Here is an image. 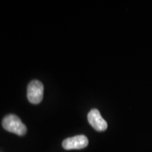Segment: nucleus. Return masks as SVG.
<instances>
[{"label": "nucleus", "mask_w": 152, "mask_h": 152, "mask_svg": "<svg viewBox=\"0 0 152 152\" xmlns=\"http://www.w3.org/2000/svg\"><path fill=\"white\" fill-rule=\"evenodd\" d=\"M2 124L5 130L15 134L17 135H24L27 131L26 125L22 123L20 118L14 114H10L6 116L3 119Z\"/></svg>", "instance_id": "f257e3e1"}, {"label": "nucleus", "mask_w": 152, "mask_h": 152, "mask_svg": "<svg viewBox=\"0 0 152 152\" xmlns=\"http://www.w3.org/2000/svg\"><path fill=\"white\" fill-rule=\"evenodd\" d=\"M44 87L42 83L39 80L30 82L27 87V98L32 104H39L43 98Z\"/></svg>", "instance_id": "f03ea898"}, {"label": "nucleus", "mask_w": 152, "mask_h": 152, "mask_svg": "<svg viewBox=\"0 0 152 152\" xmlns=\"http://www.w3.org/2000/svg\"><path fill=\"white\" fill-rule=\"evenodd\" d=\"M88 122L92 126L94 129H96L98 132H102L107 129V124L102 117L100 112L97 109H92L88 113Z\"/></svg>", "instance_id": "7ed1b4c3"}, {"label": "nucleus", "mask_w": 152, "mask_h": 152, "mask_svg": "<svg viewBox=\"0 0 152 152\" xmlns=\"http://www.w3.org/2000/svg\"><path fill=\"white\" fill-rule=\"evenodd\" d=\"M88 139L85 135H77L68 138L63 142V147L65 150H80L88 145Z\"/></svg>", "instance_id": "20e7f679"}]
</instances>
